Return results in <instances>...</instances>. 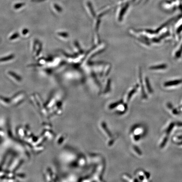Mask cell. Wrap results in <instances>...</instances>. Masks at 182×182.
Returning <instances> with one entry per match:
<instances>
[{
    "label": "cell",
    "mask_w": 182,
    "mask_h": 182,
    "mask_svg": "<svg viewBox=\"0 0 182 182\" xmlns=\"http://www.w3.org/2000/svg\"><path fill=\"white\" fill-rule=\"evenodd\" d=\"M162 8L167 12H172L177 7V6L169 0H165L161 2Z\"/></svg>",
    "instance_id": "cell-1"
},
{
    "label": "cell",
    "mask_w": 182,
    "mask_h": 182,
    "mask_svg": "<svg viewBox=\"0 0 182 182\" xmlns=\"http://www.w3.org/2000/svg\"><path fill=\"white\" fill-rule=\"evenodd\" d=\"M7 74H8V76L11 78V79L15 81L16 82H19L21 81V77L18 75L17 74L15 73V72H13V71H9L7 73Z\"/></svg>",
    "instance_id": "cell-2"
},
{
    "label": "cell",
    "mask_w": 182,
    "mask_h": 182,
    "mask_svg": "<svg viewBox=\"0 0 182 182\" xmlns=\"http://www.w3.org/2000/svg\"><path fill=\"white\" fill-rule=\"evenodd\" d=\"M182 82L181 80H178L172 81H171L166 82L165 84V87H171V86H176Z\"/></svg>",
    "instance_id": "cell-3"
},
{
    "label": "cell",
    "mask_w": 182,
    "mask_h": 182,
    "mask_svg": "<svg viewBox=\"0 0 182 182\" xmlns=\"http://www.w3.org/2000/svg\"><path fill=\"white\" fill-rule=\"evenodd\" d=\"M15 58L14 55H10L8 56L5 57L3 58H0V63H6L12 60Z\"/></svg>",
    "instance_id": "cell-4"
},
{
    "label": "cell",
    "mask_w": 182,
    "mask_h": 182,
    "mask_svg": "<svg viewBox=\"0 0 182 182\" xmlns=\"http://www.w3.org/2000/svg\"><path fill=\"white\" fill-rule=\"evenodd\" d=\"M167 67L166 65H156L151 67L150 69L151 70H163V69H166Z\"/></svg>",
    "instance_id": "cell-5"
},
{
    "label": "cell",
    "mask_w": 182,
    "mask_h": 182,
    "mask_svg": "<svg viewBox=\"0 0 182 182\" xmlns=\"http://www.w3.org/2000/svg\"><path fill=\"white\" fill-rule=\"evenodd\" d=\"M102 126L104 131L106 132V133L107 135L108 136V137H112V135H111L109 130L107 128V127L106 125V124L104 123H102Z\"/></svg>",
    "instance_id": "cell-6"
},
{
    "label": "cell",
    "mask_w": 182,
    "mask_h": 182,
    "mask_svg": "<svg viewBox=\"0 0 182 182\" xmlns=\"http://www.w3.org/2000/svg\"><path fill=\"white\" fill-rule=\"evenodd\" d=\"M57 34L58 37L62 38H67L68 37V33H66L60 32L57 33Z\"/></svg>",
    "instance_id": "cell-7"
},
{
    "label": "cell",
    "mask_w": 182,
    "mask_h": 182,
    "mask_svg": "<svg viewBox=\"0 0 182 182\" xmlns=\"http://www.w3.org/2000/svg\"><path fill=\"white\" fill-rule=\"evenodd\" d=\"M19 37V33H15L13 35H12L11 36H10V37L9 38V39L11 40V41L16 40V39H18Z\"/></svg>",
    "instance_id": "cell-8"
},
{
    "label": "cell",
    "mask_w": 182,
    "mask_h": 182,
    "mask_svg": "<svg viewBox=\"0 0 182 182\" xmlns=\"http://www.w3.org/2000/svg\"><path fill=\"white\" fill-rule=\"evenodd\" d=\"M137 89H138V87H135V88L133 89L132 90L130 91L129 92V93L128 96L127 97V101H129V100L130 99V98H131V97L133 95V94H134L135 92L136 91Z\"/></svg>",
    "instance_id": "cell-9"
},
{
    "label": "cell",
    "mask_w": 182,
    "mask_h": 182,
    "mask_svg": "<svg viewBox=\"0 0 182 182\" xmlns=\"http://www.w3.org/2000/svg\"><path fill=\"white\" fill-rule=\"evenodd\" d=\"M129 5H126L122 9V11H121V13H120V15H119V19L121 20L122 19V18L123 17V16L124 15V13H125L126 11V9H127V8H128Z\"/></svg>",
    "instance_id": "cell-10"
},
{
    "label": "cell",
    "mask_w": 182,
    "mask_h": 182,
    "mask_svg": "<svg viewBox=\"0 0 182 182\" xmlns=\"http://www.w3.org/2000/svg\"><path fill=\"white\" fill-rule=\"evenodd\" d=\"M145 83H146V87H147L148 90L149 91V92H152V90L151 88V86H150V83H149V81L148 80V79L147 78H146V80H145Z\"/></svg>",
    "instance_id": "cell-11"
},
{
    "label": "cell",
    "mask_w": 182,
    "mask_h": 182,
    "mask_svg": "<svg viewBox=\"0 0 182 182\" xmlns=\"http://www.w3.org/2000/svg\"><path fill=\"white\" fill-rule=\"evenodd\" d=\"M25 5V3H17L14 6V8L15 9H19V8H21L22 6Z\"/></svg>",
    "instance_id": "cell-12"
},
{
    "label": "cell",
    "mask_w": 182,
    "mask_h": 182,
    "mask_svg": "<svg viewBox=\"0 0 182 182\" xmlns=\"http://www.w3.org/2000/svg\"><path fill=\"white\" fill-rule=\"evenodd\" d=\"M54 8L56 9V10H57L58 12H59V13H61V12H62V8L60 6H59L58 4H54Z\"/></svg>",
    "instance_id": "cell-13"
},
{
    "label": "cell",
    "mask_w": 182,
    "mask_h": 182,
    "mask_svg": "<svg viewBox=\"0 0 182 182\" xmlns=\"http://www.w3.org/2000/svg\"><path fill=\"white\" fill-rule=\"evenodd\" d=\"M88 6H89V8H90V11L91 13H92V15L93 16H95V13H94V12L93 11V9L92 8V5L90 2L88 3Z\"/></svg>",
    "instance_id": "cell-14"
},
{
    "label": "cell",
    "mask_w": 182,
    "mask_h": 182,
    "mask_svg": "<svg viewBox=\"0 0 182 182\" xmlns=\"http://www.w3.org/2000/svg\"><path fill=\"white\" fill-rule=\"evenodd\" d=\"M22 34L24 36H26L29 33V31L27 29H23L22 31Z\"/></svg>",
    "instance_id": "cell-15"
},
{
    "label": "cell",
    "mask_w": 182,
    "mask_h": 182,
    "mask_svg": "<svg viewBox=\"0 0 182 182\" xmlns=\"http://www.w3.org/2000/svg\"><path fill=\"white\" fill-rule=\"evenodd\" d=\"M133 149H134V151H135L136 153L140 155H141L142 154L141 152L140 151L139 149H138V147L135 146L133 148Z\"/></svg>",
    "instance_id": "cell-16"
},
{
    "label": "cell",
    "mask_w": 182,
    "mask_h": 182,
    "mask_svg": "<svg viewBox=\"0 0 182 182\" xmlns=\"http://www.w3.org/2000/svg\"><path fill=\"white\" fill-rule=\"evenodd\" d=\"M110 82H108V83L107 85L106 89V90H105V92H108L109 90L110 89Z\"/></svg>",
    "instance_id": "cell-17"
},
{
    "label": "cell",
    "mask_w": 182,
    "mask_h": 182,
    "mask_svg": "<svg viewBox=\"0 0 182 182\" xmlns=\"http://www.w3.org/2000/svg\"><path fill=\"white\" fill-rule=\"evenodd\" d=\"M44 1L45 0H32V1L33 2H42Z\"/></svg>",
    "instance_id": "cell-18"
}]
</instances>
